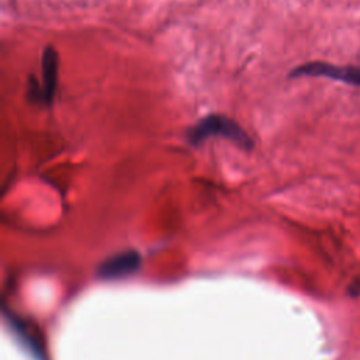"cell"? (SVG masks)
Wrapping results in <instances>:
<instances>
[{
    "label": "cell",
    "mask_w": 360,
    "mask_h": 360,
    "mask_svg": "<svg viewBox=\"0 0 360 360\" xmlns=\"http://www.w3.org/2000/svg\"><path fill=\"white\" fill-rule=\"evenodd\" d=\"M212 136H222L243 150L253 148L252 136L236 121L221 114H211L201 118L184 135L186 142L191 146H198Z\"/></svg>",
    "instance_id": "cell-1"
},
{
    "label": "cell",
    "mask_w": 360,
    "mask_h": 360,
    "mask_svg": "<svg viewBox=\"0 0 360 360\" xmlns=\"http://www.w3.org/2000/svg\"><path fill=\"white\" fill-rule=\"evenodd\" d=\"M59 58L52 46H46L41 59V80L31 79L27 86V98L42 107H51L55 100L58 89Z\"/></svg>",
    "instance_id": "cell-2"
},
{
    "label": "cell",
    "mask_w": 360,
    "mask_h": 360,
    "mask_svg": "<svg viewBox=\"0 0 360 360\" xmlns=\"http://www.w3.org/2000/svg\"><path fill=\"white\" fill-rule=\"evenodd\" d=\"M290 77H328L360 87V65L336 66L326 62H307L297 66L288 75Z\"/></svg>",
    "instance_id": "cell-3"
},
{
    "label": "cell",
    "mask_w": 360,
    "mask_h": 360,
    "mask_svg": "<svg viewBox=\"0 0 360 360\" xmlns=\"http://www.w3.org/2000/svg\"><path fill=\"white\" fill-rule=\"evenodd\" d=\"M139 256L135 252H124L104 262L101 267V274L104 277H120L134 271L138 267Z\"/></svg>",
    "instance_id": "cell-4"
}]
</instances>
